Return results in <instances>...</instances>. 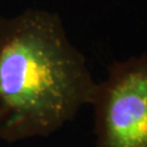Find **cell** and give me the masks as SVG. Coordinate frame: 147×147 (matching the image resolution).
I'll return each mask as SVG.
<instances>
[{"instance_id": "cell-1", "label": "cell", "mask_w": 147, "mask_h": 147, "mask_svg": "<svg viewBox=\"0 0 147 147\" xmlns=\"http://www.w3.org/2000/svg\"><path fill=\"white\" fill-rule=\"evenodd\" d=\"M96 85L57 13L0 18L1 141L50 135L92 104Z\"/></svg>"}, {"instance_id": "cell-2", "label": "cell", "mask_w": 147, "mask_h": 147, "mask_svg": "<svg viewBox=\"0 0 147 147\" xmlns=\"http://www.w3.org/2000/svg\"><path fill=\"white\" fill-rule=\"evenodd\" d=\"M90 105L96 147H147V53L111 63Z\"/></svg>"}]
</instances>
